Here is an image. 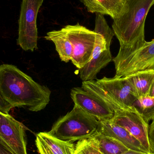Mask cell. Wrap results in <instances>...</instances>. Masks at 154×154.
Wrapping results in <instances>:
<instances>
[{"label": "cell", "mask_w": 154, "mask_h": 154, "mask_svg": "<svg viewBox=\"0 0 154 154\" xmlns=\"http://www.w3.org/2000/svg\"><path fill=\"white\" fill-rule=\"evenodd\" d=\"M0 154H14L0 142Z\"/></svg>", "instance_id": "cell-24"}, {"label": "cell", "mask_w": 154, "mask_h": 154, "mask_svg": "<svg viewBox=\"0 0 154 154\" xmlns=\"http://www.w3.org/2000/svg\"><path fill=\"white\" fill-rule=\"evenodd\" d=\"M0 142L14 154H28L23 125L0 112Z\"/></svg>", "instance_id": "cell-8"}, {"label": "cell", "mask_w": 154, "mask_h": 154, "mask_svg": "<svg viewBox=\"0 0 154 154\" xmlns=\"http://www.w3.org/2000/svg\"><path fill=\"white\" fill-rule=\"evenodd\" d=\"M122 154H152L151 153L143 152H137L134 150H129L127 152Z\"/></svg>", "instance_id": "cell-25"}, {"label": "cell", "mask_w": 154, "mask_h": 154, "mask_svg": "<svg viewBox=\"0 0 154 154\" xmlns=\"http://www.w3.org/2000/svg\"><path fill=\"white\" fill-rule=\"evenodd\" d=\"M151 121V124L149 125L148 139L150 152L152 154H154V117Z\"/></svg>", "instance_id": "cell-21"}, {"label": "cell", "mask_w": 154, "mask_h": 154, "mask_svg": "<svg viewBox=\"0 0 154 154\" xmlns=\"http://www.w3.org/2000/svg\"><path fill=\"white\" fill-rule=\"evenodd\" d=\"M100 121L76 105L53 125L50 135L67 142L88 139L99 132Z\"/></svg>", "instance_id": "cell-3"}, {"label": "cell", "mask_w": 154, "mask_h": 154, "mask_svg": "<svg viewBox=\"0 0 154 154\" xmlns=\"http://www.w3.org/2000/svg\"><path fill=\"white\" fill-rule=\"evenodd\" d=\"M35 141L39 142L51 154H75V146L70 142L63 141L48 132L37 134Z\"/></svg>", "instance_id": "cell-14"}, {"label": "cell", "mask_w": 154, "mask_h": 154, "mask_svg": "<svg viewBox=\"0 0 154 154\" xmlns=\"http://www.w3.org/2000/svg\"><path fill=\"white\" fill-rule=\"evenodd\" d=\"M99 132L121 142L129 150L150 153L140 142L122 127L109 120L100 121Z\"/></svg>", "instance_id": "cell-12"}, {"label": "cell", "mask_w": 154, "mask_h": 154, "mask_svg": "<svg viewBox=\"0 0 154 154\" xmlns=\"http://www.w3.org/2000/svg\"><path fill=\"white\" fill-rule=\"evenodd\" d=\"M13 107L3 97L0 92V112L5 114H9L10 110Z\"/></svg>", "instance_id": "cell-22"}, {"label": "cell", "mask_w": 154, "mask_h": 154, "mask_svg": "<svg viewBox=\"0 0 154 154\" xmlns=\"http://www.w3.org/2000/svg\"><path fill=\"white\" fill-rule=\"evenodd\" d=\"M75 154H81V153H80L78 151H77L75 150Z\"/></svg>", "instance_id": "cell-27"}, {"label": "cell", "mask_w": 154, "mask_h": 154, "mask_svg": "<svg viewBox=\"0 0 154 154\" xmlns=\"http://www.w3.org/2000/svg\"><path fill=\"white\" fill-rule=\"evenodd\" d=\"M35 143H36L38 152L40 154H51L49 152L48 150L46 149L40 143L35 141Z\"/></svg>", "instance_id": "cell-23"}, {"label": "cell", "mask_w": 154, "mask_h": 154, "mask_svg": "<svg viewBox=\"0 0 154 154\" xmlns=\"http://www.w3.org/2000/svg\"><path fill=\"white\" fill-rule=\"evenodd\" d=\"M89 139L102 154H122L129 150L116 138L100 132Z\"/></svg>", "instance_id": "cell-17"}, {"label": "cell", "mask_w": 154, "mask_h": 154, "mask_svg": "<svg viewBox=\"0 0 154 154\" xmlns=\"http://www.w3.org/2000/svg\"><path fill=\"white\" fill-rule=\"evenodd\" d=\"M133 106L142 115L146 122L149 124L154 117V97L149 96L140 97Z\"/></svg>", "instance_id": "cell-18"}, {"label": "cell", "mask_w": 154, "mask_h": 154, "mask_svg": "<svg viewBox=\"0 0 154 154\" xmlns=\"http://www.w3.org/2000/svg\"><path fill=\"white\" fill-rule=\"evenodd\" d=\"M94 31L101 34L104 37L106 43V48L110 49V45L113 37L115 36L114 32L109 28L102 14H97L95 20Z\"/></svg>", "instance_id": "cell-19"}, {"label": "cell", "mask_w": 154, "mask_h": 154, "mask_svg": "<svg viewBox=\"0 0 154 154\" xmlns=\"http://www.w3.org/2000/svg\"><path fill=\"white\" fill-rule=\"evenodd\" d=\"M97 33L96 45L91 60L83 67L79 69V76L82 81L97 79V75L100 70L113 61L110 49L106 48L105 38L101 34Z\"/></svg>", "instance_id": "cell-11"}, {"label": "cell", "mask_w": 154, "mask_h": 154, "mask_svg": "<svg viewBox=\"0 0 154 154\" xmlns=\"http://www.w3.org/2000/svg\"><path fill=\"white\" fill-rule=\"evenodd\" d=\"M0 92L13 108H24L33 112L44 109L50 100L51 91L34 81L15 66H0Z\"/></svg>", "instance_id": "cell-1"}, {"label": "cell", "mask_w": 154, "mask_h": 154, "mask_svg": "<svg viewBox=\"0 0 154 154\" xmlns=\"http://www.w3.org/2000/svg\"><path fill=\"white\" fill-rule=\"evenodd\" d=\"M44 0H22L19 20L17 44L23 50L33 51L38 48L37 19Z\"/></svg>", "instance_id": "cell-5"}, {"label": "cell", "mask_w": 154, "mask_h": 154, "mask_svg": "<svg viewBox=\"0 0 154 154\" xmlns=\"http://www.w3.org/2000/svg\"><path fill=\"white\" fill-rule=\"evenodd\" d=\"M96 82L110 98L122 106L133 107L134 102L138 99L126 77H104Z\"/></svg>", "instance_id": "cell-9"}, {"label": "cell", "mask_w": 154, "mask_h": 154, "mask_svg": "<svg viewBox=\"0 0 154 154\" xmlns=\"http://www.w3.org/2000/svg\"><path fill=\"white\" fill-rule=\"evenodd\" d=\"M75 150L81 154H102L89 138L78 141Z\"/></svg>", "instance_id": "cell-20"}, {"label": "cell", "mask_w": 154, "mask_h": 154, "mask_svg": "<svg viewBox=\"0 0 154 154\" xmlns=\"http://www.w3.org/2000/svg\"><path fill=\"white\" fill-rule=\"evenodd\" d=\"M126 77L133 86L137 97L149 96L154 81V70L139 71Z\"/></svg>", "instance_id": "cell-16"}, {"label": "cell", "mask_w": 154, "mask_h": 154, "mask_svg": "<svg viewBox=\"0 0 154 154\" xmlns=\"http://www.w3.org/2000/svg\"><path fill=\"white\" fill-rule=\"evenodd\" d=\"M47 40L52 42L61 61L68 63L71 60L72 46L68 35L64 28L59 30H54L47 33Z\"/></svg>", "instance_id": "cell-15"}, {"label": "cell", "mask_w": 154, "mask_h": 154, "mask_svg": "<svg viewBox=\"0 0 154 154\" xmlns=\"http://www.w3.org/2000/svg\"><path fill=\"white\" fill-rule=\"evenodd\" d=\"M154 0H126L120 15L113 19L112 29L120 45L118 55L130 53L143 46L146 16Z\"/></svg>", "instance_id": "cell-2"}, {"label": "cell", "mask_w": 154, "mask_h": 154, "mask_svg": "<svg viewBox=\"0 0 154 154\" xmlns=\"http://www.w3.org/2000/svg\"><path fill=\"white\" fill-rule=\"evenodd\" d=\"M114 112V116L110 120L127 130L150 152L148 139L149 124L146 122L136 109L134 106L122 107Z\"/></svg>", "instance_id": "cell-7"}, {"label": "cell", "mask_w": 154, "mask_h": 154, "mask_svg": "<svg viewBox=\"0 0 154 154\" xmlns=\"http://www.w3.org/2000/svg\"><path fill=\"white\" fill-rule=\"evenodd\" d=\"M88 11L110 16L113 19L120 15L126 0H81Z\"/></svg>", "instance_id": "cell-13"}, {"label": "cell", "mask_w": 154, "mask_h": 154, "mask_svg": "<svg viewBox=\"0 0 154 154\" xmlns=\"http://www.w3.org/2000/svg\"><path fill=\"white\" fill-rule=\"evenodd\" d=\"M64 28L72 44L71 61L80 69L91 60L97 33L79 23L66 25Z\"/></svg>", "instance_id": "cell-6"}, {"label": "cell", "mask_w": 154, "mask_h": 154, "mask_svg": "<svg viewBox=\"0 0 154 154\" xmlns=\"http://www.w3.org/2000/svg\"><path fill=\"white\" fill-rule=\"evenodd\" d=\"M116 75L125 77L145 70H154V39L146 41L137 49L113 58Z\"/></svg>", "instance_id": "cell-4"}, {"label": "cell", "mask_w": 154, "mask_h": 154, "mask_svg": "<svg viewBox=\"0 0 154 154\" xmlns=\"http://www.w3.org/2000/svg\"><path fill=\"white\" fill-rule=\"evenodd\" d=\"M149 96L154 97V81L149 92Z\"/></svg>", "instance_id": "cell-26"}, {"label": "cell", "mask_w": 154, "mask_h": 154, "mask_svg": "<svg viewBox=\"0 0 154 154\" xmlns=\"http://www.w3.org/2000/svg\"><path fill=\"white\" fill-rule=\"evenodd\" d=\"M70 96L75 105L81 108L99 121L109 120L114 112L101 99L82 88H74Z\"/></svg>", "instance_id": "cell-10"}]
</instances>
